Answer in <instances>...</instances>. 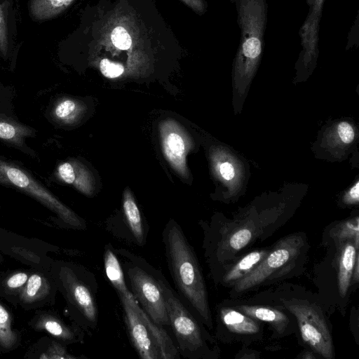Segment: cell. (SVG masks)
I'll use <instances>...</instances> for the list:
<instances>
[{"label": "cell", "mask_w": 359, "mask_h": 359, "mask_svg": "<svg viewBox=\"0 0 359 359\" xmlns=\"http://www.w3.org/2000/svg\"><path fill=\"white\" fill-rule=\"evenodd\" d=\"M162 241L168 270L180 297L196 317L212 329L207 290L200 265L183 230L173 219L164 227Z\"/></svg>", "instance_id": "cell-1"}, {"label": "cell", "mask_w": 359, "mask_h": 359, "mask_svg": "<svg viewBox=\"0 0 359 359\" xmlns=\"http://www.w3.org/2000/svg\"><path fill=\"white\" fill-rule=\"evenodd\" d=\"M127 286L138 304L161 327L170 326L163 293L166 279L162 272L143 257L124 248H114Z\"/></svg>", "instance_id": "cell-2"}, {"label": "cell", "mask_w": 359, "mask_h": 359, "mask_svg": "<svg viewBox=\"0 0 359 359\" xmlns=\"http://www.w3.org/2000/svg\"><path fill=\"white\" fill-rule=\"evenodd\" d=\"M237 12L241 39L234 60L237 83H246L253 76L264 46L268 6L266 0H231Z\"/></svg>", "instance_id": "cell-3"}, {"label": "cell", "mask_w": 359, "mask_h": 359, "mask_svg": "<svg viewBox=\"0 0 359 359\" xmlns=\"http://www.w3.org/2000/svg\"><path fill=\"white\" fill-rule=\"evenodd\" d=\"M163 293L170 327L180 355L189 359L212 358L215 349L209 345L210 337L166 279L163 283Z\"/></svg>", "instance_id": "cell-4"}, {"label": "cell", "mask_w": 359, "mask_h": 359, "mask_svg": "<svg viewBox=\"0 0 359 359\" xmlns=\"http://www.w3.org/2000/svg\"><path fill=\"white\" fill-rule=\"evenodd\" d=\"M283 304L297 318L304 341L323 358H334L332 335L320 309L306 301L292 299Z\"/></svg>", "instance_id": "cell-5"}, {"label": "cell", "mask_w": 359, "mask_h": 359, "mask_svg": "<svg viewBox=\"0 0 359 359\" xmlns=\"http://www.w3.org/2000/svg\"><path fill=\"white\" fill-rule=\"evenodd\" d=\"M67 287L80 325L92 336L98 330L97 294L98 283L95 275L86 269H71Z\"/></svg>", "instance_id": "cell-6"}, {"label": "cell", "mask_w": 359, "mask_h": 359, "mask_svg": "<svg viewBox=\"0 0 359 359\" xmlns=\"http://www.w3.org/2000/svg\"><path fill=\"white\" fill-rule=\"evenodd\" d=\"M303 243L302 236L294 234L279 241L252 271L234 284L235 291L241 292L260 285L292 264L299 255Z\"/></svg>", "instance_id": "cell-7"}, {"label": "cell", "mask_w": 359, "mask_h": 359, "mask_svg": "<svg viewBox=\"0 0 359 359\" xmlns=\"http://www.w3.org/2000/svg\"><path fill=\"white\" fill-rule=\"evenodd\" d=\"M0 184L20 189L33 196L55 210L71 226L79 229L86 228V223L82 219L60 202L27 171L1 158Z\"/></svg>", "instance_id": "cell-8"}, {"label": "cell", "mask_w": 359, "mask_h": 359, "mask_svg": "<svg viewBox=\"0 0 359 359\" xmlns=\"http://www.w3.org/2000/svg\"><path fill=\"white\" fill-rule=\"evenodd\" d=\"M131 344L142 359H162L158 344L147 323L130 304L127 297L118 294Z\"/></svg>", "instance_id": "cell-9"}, {"label": "cell", "mask_w": 359, "mask_h": 359, "mask_svg": "<svg viewBox=\"0 0 359 359\" xmlns=\"http://www.w3.org/2000/svg\"><path fill=\"white\" fill-rule=\"evenodd\" d=\"M123 225L108 230L114 236L139 247L146 244L149 227L128 189L123 195Z\"/></svg>", "instance_id": "cell-10"}, {"label": "cell", "mask_w": 359, "mask_h": 359, "mask_svg": "<svg viewBox=\"0 0 359 359\" xmlns=\"http://www.w3.org/2000/svg\"><path fill=\"white\" fill-rule=\"evenodd\" d=\"M161 144L164 156L172 167L187 177L188 170L186 156L188 142L182 130L173 121H166L160 128Z\"/></svg>", "instance_id": "cell-11"}, {"label": "cell", "mask_w": 359, "mask_h": 359, "mask_svg": "<svg viewBox=\"0 0 359 359\" xmlns=\"http://www.w3.org/2000/svg\"><path fill=\"white\" fill-rule=\"evenodd\" d=\"M19 48L17 0H0V57H12Z\"/></svg>", "instance_id": "cell-12"}, {"label": "cell", "mask_w": 359, "mask_h": 359, "mask_svg": "<svg viewBox=\"0 0 359 359\" xmlns=\"http://www.w3.org/2000/svg\"><path fill=\"white\" fill-rule=\"evenodd\" d=\"M324 2L325 0H307L309 11L299 31L302 60L306 63L315 60L318 55L319 25Z\"/></svg>", "instance_id": "cell-13"}, {"label": "cell", "mask_w": 359, "mask_h": 359, "mask_svg": "<svg viewBox=\"0 0 359 359\" xmlns=\"http://www.w3.org/2000/svg\"><path fill=\"white\" fill-rule=\"evenodd\" d=\"M339 245L337 283L339 294L344 297L352 281L355 259L359 256V246H357L352 240L344 241Z\"/></svg>", "instance_id": "cell-14"}, {"label": "cell", "mask_w": 359, "mask_h": 359, "mask_svg": "<svg viewBox=\"0 0 359 359\" xmlns=\"http://www.w3.org/2000/svg\"><path fill=\"white\" fill-rule=\"evenodd\" d=\"M222 324L231 332L242 335H253L260 331L258 321L238 310L222 307L219 309Z\"/></svg>", "instance_id": "cell-15"}, {"label": "cell", "mask_w": 359, "mask_h": 359, "mask_svg": "<svg viewBox=\"0 0 359 359\" xmlns=\"http://www.w3.org/2000/svg\"><path fill=\"white\" fill-rule=\"evenodd\" d=\"M103 261L106 276L117 294H130L120 260L111 243H107L104 247Z\"/></svg>", "instance_id": "cell-16"}, {"label": "cell", "mask_w": 359, "mask_h": 359, "mask_svg": "<svg viewBox=\"0 0 359 359\" xmlns=\"http://www.w3.org/2000/svg\"><path fill=\"white\" fill-rule=\"evenodd\" d=\"M237 309L257 320L269 323L279 334L285 332L289 323L288 318L284 313L272 307L241 305L237 306Z\"/></svg>", "instance_id": "cell-17"}, {"label": "cell", "mask_w": 359, "mask_h": 359, "mask_svg": "<svg viewBox=\"0 0 359 359\" xmlns=\"http://www.w3.org/2000/svg\"><path fill=\"white\" fill-rule=\"evenodd\" d=\"M74 0H29L28 11L36 21L52 19L61 13Z\"/></svg>", "instance_id": "cell-18"}, {"label": "cell", "mask_w": 359, "mask_h": 359, "mask_svg": "<svg viewBox=\"0 0 359 359\" xmlns=\"http://www.w3.org/2000/svg\"><path fill=\"white\" fill-rule=\"evenodd\" d=\"M58 177L65 183L72 184L86 194H90L88 174L83 166L75 161H66L57 167Z\"/></svg>", "instance_id": "cell-19"}, {"label": "cell", "mask_w": 359, "mask_h": 359, "mask_svg": "<svg viewBox=\"0 0 359 359\" xmlns=\"http://www.w3.org/2000/svg\"><path fill=\"white\" fill-rule=\"evenodd\" d=\"M268 252L266 250H259L246 255L225 273L223 281L226 283L235 284L252 271L264 259Z\"/></svg>", "instance_id": "cell-20"}, {"label": "cell", "mask_w": 359, "mask_h": 359, "mask_svg": "<svg viewBox=\"0 0 359 359\" xmlns=\"http://www.w3.org/2000/svg\"><path fill=\"white\" fill-rule=\"evenodd\" d=\"M34 130L6 116H0V139L15 146H22Z\"/></svg>", "instance_id": "cell-21"}, {"label": "cell", "mask_w": 359, "mask_h": 359, "mask_svg": "<svg viewBox=\"0 0 359 359\" xmlns=\"http://www.w3.org/2000/svg\"><path fill=\"white\" fill-rule=\"evenodd\" d=\"M79 112V104L72 99L65 98L56 103L52 114L57 121L68 124L76 119Z\"/></svg>", "instance_id": "cell-22"}, {"label": "cell", "mask_w": 359, "mask_h": 359, "mask_svg": "<svg viewBox=\"0 0 359 359\" xmlns=\"http://www.w3.org/2000/svg\"><path fill=\"white\" fill-rule=\"evenodd\" d=\"M334 240L339 244L349 240L359 245L358 217L348 220L334 227L332 231Z\"/></svg>", "instance_id": "cell-23"}, {"label": "cell", "mask_w": 359, "mask_h": 359, "mask_svg": "<svg viewBox=\"0 0 359 359\" xmlns=\"http://www.w3.org/2000/svg\"><path fill=\"white\" fill-rule=\"evenodd\" d=\"M253 230L252 227L243 226L236 229L225 241V247L237 252L245 247L252 240Z\"/></svg>", "instance_id": "cell-24"}, {"label": "cell", "mask_w": 359, "mask_h": 359, "mask_svg": "<svg viewBox=\"0 0 359 359\" xmlns=\"http://www.w3.org/2000/svg\"><path fill=\"white\" fill-rule=\"evenodd\" d=\"M111 40L114 46L121 50L129 49L132 43L130 36L122 27H116L113 29Z\"/></svg>", "instance_id": "cell-25"}, {"label": "cell", "mask_w": 359, "mask_h": 359, "mask_svg": "<svg viewBox=\"0 0 359 359\" xmlns=\"http://www.w3.org/2000/svg\"><path fill=\"white\" fill-rule=\"evenodd\" d=\"M100 69L103 76L114 79L121 76L124 72V67L116 62H113L107 58L102 59L100 62Z\"/></svg>", "instance_id": "cell-26"}, {"label": "cell", "mask_w": 359, "mask_h": 359, "mask_svg": "<svg viewBox=\"0 0 359 359\" xmlns=\"http://www.w3.org/2000/svg\"><path fill=\"white\" fill-rule=\"evenodd\" d=\"M337 132L340 140L346 144L351 142L354 139L355 133L353 128L346 121L339 123L337 127Z\"/></svg>", "instance_id": "cell-27"}, {"label": "cell", "mask_w": 359, "mask_h": 359, "mask_svg": "<svg viewBox=\"0 0 359 359\" xmlns=\"http://www.w3.org/2000/svg\"><path fill=\"white\" fill-rule=\"evenodd\" d=\"M41 285V278L36 274L32 275L27 285V294L29 297H34L40 288Z\"/></svg>", "instance_id": "cell-28"}, {"label": "cell", "mask_w": 359, "mask_h": 359, "mask_svg": "<svg viewBox=\"0 0 359 359\" xmlns=\"http://www.w3.org/2000/svg\"><path fill=\"white\" fill-rule=\"evenodd\" d=\"M359 182H357L353 186L344 197V201L346 203L354 204L358 203L359 199Z\"/></svg>", "instance_id": "cell-29"}, {"label": "cell", "mask_w": 359, "mask_h": 359, "mask_svg": "<svg viewBox=\"0 0 359 359\" xmlns=\"http://www.w3.org/2000/svg\"><path fill=\"white\" fill-rule=\"evenodd\" d=\"M219 172L222 177L226 180H231L235 175L234 168L229 162H224L220 164Z\"/></svg>", "instance_id": "cell-30"}, {"label": "cell", "mask_w": 359, "mask_h": 359, "mask_svg": "<svg viewBox=\"0 0 359 359\" xmlns=\"http://www.w3.org/2000/svg\"><path fill=\"white\" fill-rule=\"evenodd\" d=\"M27 280V276L24 273H19L11 276L7 284L10 287L16 288L22 286Z\"/></svg>", "instance_id": "cell-31"}, {"label": "cell", "mask_w": 359, "mask_h": 359, "mask_svg": "<svg viewBox=\"0 0 359 359\" xmlns=\"http://www.w3.org/2000/svg\"><path fill=\"white\" fill-rule=\"evenodd\" d=\"M196 13L202 14L205 11V5L203 0H183Z\"/></svg>", "instance_id": "cell-32"}, {"label": "cell", "mask_w": 359, "mask_h": 359, "mask_svg": "<svg viewBox=\"0 0 359 359\" xmlns=\"http://www.w3.org/2000/svg\"><path fill=\"white\" fill-rule=\"evenodd\" d=\"M8 319V314L5 309L0 305V324H4Z\"/></svg>", "instance_id": "cell-33"}, {"label": "cell", "mask_w": 359, "mask_h": 359, "mask_svg": "<svg viewBox=\"0 0 359 359\" xmlns=\"http://www.w3.org/2000/svg\"><path fill=\"white\" fill-rule=\"evenodd\" d=\"M300 357L303 359H309L315 358L314 355L310 351L304 353L303 355H301Z\"/></svg>", "instance_id": "cell-34"}]
</instances>
